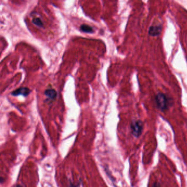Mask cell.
Returning a JSON list of instances; mask_svg holds the SVG:
<instances>
[{
	"label": "cell",
	"instance_id": "cell-1",
	"mask_svg": "<svg viewBox=\"0 0 187 187\" xmlns=\"http://www.w3.org/2000/svg\"><path fill=\"white\" fill-rule=\"evenodd\" d=\"M155 100L157 108L163 112L169 110L172 102L169 97L162 92H159L156 94Z\"/></svg>",
	"mask_w": 187,
	"mask_h": 187
},
{
	"label": "cell",
	"instance_id": "cell-2",
	"mask_svg": "<svg viewBox=\"0 0 187 187\" xmlns=\"http://www.w3.org/2000/svg\"><path fill=\"white\" fill-rule=\"evenodd\" d=\"M130 128L133 136L136 138H139L143 132V123L140 120H133L131 122Z\"/></svg>",
	"mask_w": 187,
	"mask_h": 187
},
{
	"label": "cell",
	"instance_id": "cell-3",
	"mask_svg": "<svg viewBox=\"0 0 187 187\" xmlns=\"http://www.w3.org/2000/svg\"><path fill=\"white\" fill-rule=\"evenodd\" d=\"M162 25H152L150 26L148 33L151 36H158L160 35L162 31Z\"/></svg>",
	"mask_w": 187,
	"mask_h": 187
},
{
	"label": "cell",
	"instance_id": "cell-4",
	"mask_svg": "<svg viewBox=\"0 0 187 187\" xmlns=\"http://www.w3.org/2000/svg\"><path fill=\"white\" fill-rule=\"evenodd\" d=\"M30 90L28 87H20L13 91L12 95L14 96L22 95L24 97H27L30 93Z\"/></svg>",
	"mask_w": 187,
	"mask_h": 187
},
{
	"label": "cell",
	"instance_id": "cell-5",
	"mask_svg": "<svg viewBox=\"0 0 187 187\" xmlns=\"http://www.w3.org/2000/svg\"><path fill=\"white\" fill-rule=\"evenodd\" d=\"M45 95L51 100H54L57 96V93L56 91L53 88H48L44 92Z\"/></svg>",
	"mask_w": 187,
	"mask_h": 187
},
{
	"label": "cell",
	"instance_id": "cell-6",
	"mask_svg": "<svg viewBox=\"0 0 187 187\" xmlns=\"http://www.w3.org/2000/svg\"><path fill=\"white\" fill-rule=\"evenodd\" d=\"M80 29L85 33H94L93 28L87 24H82L80 27Z\"/></svg>",
	"mask_w": 187,
	"mask_h": 187
},
{
	"label": "cell",
	"instance_id": "cell-7",
	"mask_svg": "<svg viewBox=\"0 0 187 187\" xmlns=\"http://www.w3.org/2000/svg\"><path fill=\"white\" fill-rule=\"evenodd\" d=\"M32 22L33 24H35L38 27H43V23L40 18H34L32 20Z\"/></svg>",
	"mask_w": 187,
	"mask_h": 187
},
{
	"label": "cell",
	"instance_id": "cell-8",
	"mask_svg": "<svg viewBox=\"0 0 187 187\" xmlns=\"http://www.w3.org/2000/svg\"><path fill=\"white\" fill-rule=\"evenodd\" d=\"M152 187H161V185L160 183H158V182H155L153 184Z\"/></svg>",
	"mask_w": 187,
	"mask_h": 187
},
{
	"label": "cell",
	"instance_id": "cell-9",
	"mask_svg": "<svg viewBox=\"0 0 187 187\" xmlns=\"http://www.w3.org/2000/svg\"><path fill=\"white\" fill-rule=\"evenodd\" d=\"M16 187H22L21 186V185H18V186H16Z\"/></svg>",
	"mask_w": 187,
	"mask_h": 187
}]
</instances>
